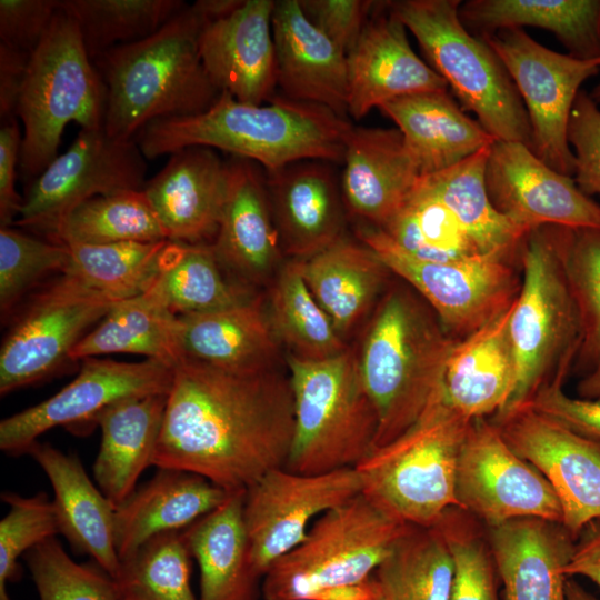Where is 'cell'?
<instances>
[{"label": "cell", "instance_id": "1", "mask_svg": "<svg viewBox=\"0 0 600 600\" xmlns=\"http://www.w3.org/2000/svg\"><path fill=\"white\" fill-rule=\"evenodd\" d=\"M294 429L289 376L231 371L189 358L173 368L152 464L199 474L228 492L286 467Z\"/></svg>", "mask_w": 600, "mask_h": 600}, {"label": "cell", "instance_id": "2", "mask_svg": "<svg viewBox=\"0 0 600 600\" xmlns=\"http://www.w3.org/2000/svg\"><path fill=\"white\" fill-rule=\"evenodd\" d=\"M352 127L320 104L274 96L256 106L221 92L206 111L154 120L133 139L146 159L200 146L251 160L270 173L301 160L342 163Z\"/></svg>", "mask_w": 600, "mask_h": 600}, {"label": "cell", "instance_id": "3", "mask_svg": "<svg viewBox=\"0 0 600 600\" xmlns=\"http://www.w3.org/2000/svg\"><path fill=\"white\" fill-rule=\"evenodd\" d=\"M228 3L186 4L149 37L92 60L106 86L108 134L133 139L154 120L199 114L216 102L221 92L202 64L199 39L208 19Z\"/></svg>", "mask_w": 600, "mask_h": 600}, {"label": "cell", "instance_id": "4", "mask_svg": "<svg viewBox=\"0 0 600 600\" xmlns=\"http://www.w3.org/2000/svg\"><path fill=\"white\" fill-rule=\"evenodd\" d=\"M457 341L410 286L394 284L383 292L356 352L378 418L373 448L401 436L443 396Z\"/></svg>", "mask_w": 600, "mask_h": 600}, {"label": "cell", "instance_id": "5", "mask_svg": "<svg viewBox=\"0 0 600 600\" xmlns=\"http://www.w3.org/2000/svg\"><path fill=\"white\" fill-rule=\"evenodd\" d=\"M568 228L543 226L526 237L521 288L509 321L517 362L516 387L504 409L528 403L542 387L563 384L581 346V323L564 266Z\"/></svg>", "mask_w": 600, "mask_h": 600}, {"label": "cell", "instance_id": "6", "mask_svg": "<svg viewBox=\"0 0 600 600\" xmlns=\"http://www.w3.org/2000/svg\"><path fill=\"white\" fill-rule=\"evenodd\" d=\"M471 422L443 393L411 428L374 447L356 467L361 493L403 523L437 526L448 510L459 508L457 467Z\"/></svg>", "mask_w": 600, "mask_h": 600}, {"label": "cell", "instance_id": "7", "mask_svg": "<svg viewBox=\"0 0 600 600\" xmlns=\"http://www.w3.org/2000/svg\"><path fill=\"white\" fill-rule=\"evenodd\" d=\"M106 102V86L77 24L58 9L30 54L16 111L22 123L19 176L27 186L58 156L67 124L103 128Z\"/></svg>", "mask_w": 600, "mask_h": 600}, {"label": "cell", "instance_id": "8", "mask_svg": "<svg viewBox=\"0 0 600 600\" xmlns=\"http://www.w3.org/2000/svg\"><path fill=\"white\" fill-rule=\"evenodd\" d=\"M460 0H391L389 8L417 39L429 66L463 110L496 140L531 147L524 104L504 64L459 18Z\"/></svg>", "mask_w": 600, "mask_h": 600}, {"label": "cell", "instance_id": "9", "mask_svg": "<svg viewBox=\"0 0 600 600\" xmlns=\"http://www.w3.org/2000/svg\"><path fill=\"white\" fill-rule=\"evenodd\" d=\"M288 368L294 429L284 468L304 474L356 468L378 431L356 351L318 361L289 356Z\"/></svg>", "mask_w": 600, "mask_h": 600}, {"label": "cell", "instance_id": "10", "mask_svg": "<svg viewBox=\"0 0 600 600\" xmlns=\"http://www.w3.org/2000/svg\"><path fill=\"white\" fill-rule=\"evenodd\" d=\"M361 492L311 524L304 540L262 577L264 600H317L370 579L410 529Z\"/></svg>", "mask_w": 600, "mask_h": 600}, {"label": "cell", "instance_id": "11", "mask_svg": "<svg viewBox=\"0 0 600 600\" xmlns=\"http://www.w3.org/2000/svg\"><path fill=\"white\" fill-rule=\"evenodd\" d=\"M118 302L67 273L41 283L8 320L0 394L39 383L73 363V348Z\"/></svg>", "mask_w": 600, "mask_h": 600}, {"label": "cell", "instance_id": "12", "mask_svg": "<svg viewBox=\"0 0 600 600\" xmlns=\"http://www.w3.org/2000/svg\"><path fill=\"white\" fill-rule=\"evenodd\" d=\"M358 239L434 311L444 330L461 340L509 309L521 288V267L493 254L451 262L419 260L382 230L366 226Z\"/></svg>", "mask_w": 600, "mask_h": 600}, {"label": "cell", "instance_id": "13", "mask_svg": "<svg viewBox=\"0 0 600 600\" xmlns=\"http://www.w3.org/2000/svg\"><path fill=\"white\" fill-rule=\"evenodd\" d=\"M481 39L504 64L524 104L532 152L553 170L573 177L569 117L581 84L600 72V58L581 60L552 51L520 28L501 29Z\"/></svg>", "mask_w": 600, "mask_h": 600}, {"label": "cell", "instance_id": "14", "mask_svg": "<svg viewBox=\"0 0 600 600\" xmlns=\"http://www.w3.org/2000/svg\"><path fill=\"white\" fill-rule=\"evenodd\" d=\"M148 166L134 139L104 128L81 129L72 144L28 184L12 227L44 236L82 202L120 191L143 190Z\"/></svg>", "mask_w": 600, "mask_h": 600}, {"label": "cell", "instance_id": "15", "mask_svg": "<svg viewBox=\"0 0 600 600\" xmlns=\"http://www.w3.org/2000/svg\"><path fill=\"white\" fill-rule=\"evenodd\" d=\"M456 493L459 508L488 528L522 518L562 522L550 483L509 447L489 418L472 420L467 432L458 459Z\"/></svg>", "mask_w": 600, "mask_h": 600}, {"label": "cell", "instance_id": "16", "mask_svg": "<svg viewBox=\"0 0 600 600\" xmlns=\"http://www.w3.org/2000/svg\"><path fill=\"white\" fill-rule=\"evenodd\" d=\"M173 368L158 360L119 362L96 357L81 361L74 380L47 400L0 422V449L27 453L46 431L64 427L84 431L112 404L138 397L168 394Z\"/></svg>", "mask_w": 600, "mask_h": 600}, {"label": "cell", "instance_id": "17", "mask_svg": "<svg viewBox=\"0 0 600 600\" xmlns=\"http://www.w3.org/2000/svg\"><path fill=\"white\" fill-rule=\"evenodd\" d=\"M361 492L356 468L304 474L278 468L244 491L243 521L250 562L262 579L300 544L313 521Z\"/></svg>", "mask_w": 600, "mask_h": 600}, {"label": "cell", "instance_id": "18", "mask_svg": "<svg viewBox=\"0 0 600 600\" xmlns=\"http://www.w3.org/2000/svg\"><path fill=\"white\" fill-rule=\"evenodd\" d=\"M509 447L550 483L562 527L574 539L600 519V441L580 436L528 406L489 418Z\"/></svg>", "mask_w": 600, "mask_h": 600}, {"label": "cell", "instance_id": "19", "mask_svg": "<svg viewBox=\"0 0 600 600\" xmlns=\"http://www.w3.org/2000/svg\"><path fill=\"white\" fill-rule=\"evenodd\" d=\"M484 182L493 207L527 231L543 226L600 228V204L573 177L553 170L521 142H493Z\"/></svg>", "mask_w": 600, "mask_h": 600}, {"label": "cell", "instance_id": "20", "mask_svg": "<svg viewBox=\"0 0 600 600\" xmlns=\"http://www.w3.org/2000/svg\"><path fill=\"white\" fill-rule=\"evenodd\" d=\"M274 0H232L211 16L199 39L202 64L220 92L260 106L277 87Z\"/></svg>", "mask_w": 600, "mask_h": 600}, {"label": "cell", "instance_id": "21", "mask_svg": "<svg viewBox=\"0 0 600 600\" xmlns=\"http://www.w3.org/2000/svg\"><path fill=\"white\" fill-rule=\"evenodd\" d=\"M407 31L388 1H377L361 36L347 54L348 114L353 119L359 120L397 98L449 89L443 78L413 51Z\"/></svg>", "mask_w": 600, "mask_h": 600}, {"label": "cell", "instance_id": "22", "mask_svg": "<svg viewBox=\"0 0 600 600\" xmlns=\"http://www.w3.org/2000/svg\"><path fill=\"white\" fill-rule=\"evenodd\" d=\"M227 162L226 200L218 231L210 244L227 276L250 289L271 276L280 262L282 249L263 169L239 157Z\"/></svg>", "mask_w": 600, "mask_h": 600}, {"label": "cell", "instance_id": "23", "mask_svg": "<svg viewBox=\"0 0 600 600\" xmlns=\"http://www.w3.org/2000/svg\"><path fill=\"white\" fill-rule=\"evenodd\" d=\"M332 164L301 160L266 172L280 247L293 259H307L343 237L348 212Z\"/></svg>", "mask_w": 600, "mask_h": 600}, {"label": "cell", "instance_id": "24", "mask_svg": "<svg viewBox=\"0 0 600 600\" xmlns=\"http://www.w3.org/2000/svg\"><path fill=\"white\" fill-rule=\"evenodd\" d=\"M228 186V162L214 149L193 146L170 154L143 191L168 240L199 244L213 241Z\"/></svg>", "mask_w": 600, "mask_h": 600}, {"label": "cell", "instance_id": "25", "mask_svg": "<svg viewBox=\"0 0 600 600\" xmlns=\"http://www.w3.org/2000/svg\"><path fill=\"white\" fill-rule=\"evenodd\" d=\"M342 163L347 212L379 229L401 211L421 178L398 128L352 127Z\"/></svg>", "mask_w": 600, "mask_h": 600}, {"label": "cell", "instance_id": "26", "mask_svg": "<svg viewBox=\"0 0 600 600\" xmlns=\"http://www.w3.org/2000/svg\"><path fill=\"white\" fill-rule=\"evenodd\" d=\"M277 86L283 96L348 116L346 52L303 13L299 0H277L272 14Z\"/></svg>", "mask_w": 600, "mask_h": 600}, {"label": "cell", "instance_id": "27", "mask_svg": "<svg viewBox=\"0 0 600 600\" xmlns=\"http://www.w3.org/2000/svg\"><path fill=\"white\" fill-rule=\"evenodd\" d=\"M27 453L52 486L59 533L113 579L120 567L114 541L116 507L93 484L76 454L39 441L32 443Z\"/></svg>", "mask_w": 600, "mask_h": 600}, {"label": "cell", "instance_id": "28", "mask_svg": "<svg viewBox=\"0 0 600 600\" xmlns=\"http://www.w3.org/2000/svg\"><path fill=\"white\" fill-rule=\"evenodd\" d=\"M230 492L188 471L157 473L114 510V541L121 560L157 534L184 530L221 506Z\"/></svg>", "mask_w": 600, "mask_h": 600}, {"label": "cell", "instance_id": "29", "mask_svg": "<svg viewBox=\"0 0 600 600\" xmlns=\"http://www.w3.org/2000/svg\"><path fill=\"white\" fill-rule=\"evenodd\" d=\"M560 523L522 518L489 528L504 600H563V572L574 548Z\"/></svg>", "mask_w": 600, "mask_h": 600}, {"label": "cell", "instance_id": "30", "mask_svg": "<svg viewBox=\"0 0 600 600\" xmlns=\"http://www.w3.org/2000/svg\"><path fill=\"white\" fill-rule=\"evenodd\" d=\"M512 307L458 340L449 357L444 399L468 419L500 413L514 390L517 362L509 330Z\"/></svg>", "mask_w": 600, "mask_h": 600}, {"label": "cell", "instance_id": "31", "mask_svg": "<svg viewBox=\"0 0 600 600\" xmlns=\"http://www.w3.org/2000/svg\"><path fill=\"white\" fill-rule=\"evenodd\" d=\"M378 109L397 124L421 177L444 171L496 141L448 90L404 96Z\"/></svg>", "mask_w": 600, "mask_h": 600}, {"label": "cell", "instance_id": "32", "mask_svg": "<svg viewBox=\"0 0 600 600\" xmlns=\"http://www.w3.org/2000/svg\"><path fill=\"white\" fill-rule=\"evenodd\" d=\"M183 358L231 371L276 367L279 343L262 300L228 309L179 316Z\"/></svg>", "mask_w": 600, "mask_h": 600}, {"label": "cell", "instance_id": "33", "mask_svg": "<svg viewBox=\"0 0 600 600\" xmlns=\"http://www.w3.org/2000/svg\"><path fill=\"white\" fill-rule=\"evenodd\" d=\"M167 394L127 399L97 419L101 442L93 464L98 488L117 508L136 489L141 473L153 466Z\"/></svg>", "mask_w": 600, "mask_h": 600}, {"label": "cell", "instance_id": "34", "mask_svg": "<svg viewBox=\"0 0 600 600\" xmlns=\"http://www.w3.org/2000/svg\"><path fill=\"white\" fill-rule=\"evenodd\" d=\"M299 263L312 296L342 338L374 308L391 274L373 250L344 236Z\"/></svg>", "mask_w": 600, "mask_h": 600}, {"label": "cell", "instance_id": "35", "mask_svg": "<svg viewBox=\"0 0 600 600\" xmlns=\"http://www.w3.org/2000/svg\"><path fill=\"white\" fill-rule=\"evenodd\" d=\"M244 491L183 530L200 569L199 600H257L261 579L253 570L243 521Z\"/></svg>", "mask_w": 600, "mask_h": 600}, {"label": "cell", "instance_id": "36", "mask_svg": "<svg viewBox=\"0 0 600 600\" xmlns=\"http://www.w3.org/2000/svg\"><path fill=\"white\" fill-rule=\"evenodd\" d=\"M459 18L479 38L536 27L552 32L573 58H600V0H468Z\"/></svg>", "mask_w": 600, "mask_h": 600}, {"label": "cell", "instance_id": "37", "mask_svg": "<svg viewBox=\"0 0 600 600\" xmlns=\"http://www.w3.org/2000/svg\"><path fill=\"white\" fill-rule=\"evenodd\" d=\"M489 149L460 163L421 177V184L459 219L482 254H493L521 267V251L529 231L501 214L491 203L484 182Z\"/></svg>", "mask_w": 600, "mask_h": 600}, {"label": "cell", "instance_id": "38", "mask_svg": "<svg viewBox=\"0 0 600 600\" xmlns=\"http://www.w3.org/2000/svg\"><path fill=\"white\" fill-rule=\"evenodd\" d=\"M107 353H131L170 367L183 358L179 316L151 290L118 302L73 348L72 362Z\"/></svg>", "mask_w": 600, "mask_h": 600}, {"label": "cell", "instance_id": "39", "mask_svg": "<svg viewBox=\"0 0 600 600\" xmlns=\"http://www.w3.org/2000/svg\"><path fill=\"white\" fill-rule=\"evenodd\" d=\"M151 290L177 316L209 313L250 301V289L232 281L210 243L168 240Z\"/></svg>", "mask_w": 600, "mask_h": 600}, {"label": "cell", "instance_id": "40", "mask_svg": "<svg viewBox=\"0 0 600 600\" xmlns=\"http://www.w3.org/2000/svg\"><path fill=\"white\" fill-rule=\"evenodd\" d=\"M373 579L380 600H449L453 560L440 529L411 526Z\"/></svg>", "mask_w": 600, "mask_h": 600}, {"label": "cell", "instance_id": "41", "mask_svg": "<svg viewBox=\"0 0 600 600\" xmlns=\"http://www.w3.org/2000/svg\"><path fill=\"white\" fill-rule=\"evenodd\" d=\"M46 239L61 244L168 240L143 190L91 198L70 211Z\"/></svg>", "mask_w": 600, "mask_h": 600}, {"label": "cell", "instance_id": "42", "mask_svg": "<svg viewBox=\"0 0 600 600\" xmlns=\"http://www.w3.org/2000/svg\"><path fill=\"white\" fill-rule=\"evenodd\" d=\"M267 311L278 340L290 349V356L318 361L348 349L312 296L297 259L281 267Z\"/></svg>", "mask_w": 600, "mask_h": 600}, {"label": "cell", "instance_id": "43", "mask_svg": "<svg viewBox=\"0 0 600 600\" xmlns=\"http://www.w3.org/2000/svg\"><path fill=\"white\" fill-rule=\"evenodd\" d=\"M168 240L107 244H64L69 260L62 273L116 300L147 292L157 280Z\"/></svg>", "mask_w": 600, "mask_h": 600}, {"label": "cell", "instance_id": "44", "mask_svg": "<svg viewBox=\"0 0 600 600\" xmlns=\"http://www.w3.org/2000/svg\"><path fill=\"white\" fill-rule=\"evenodd\" d=\"M186 3L181 0H58L77 24L91 58L149 37Z\"/></svg>", "mask_w": 600, "mask_h": 600}, {"label": "cell", "instance_id": "45", "mask_svg": "<svg viewBox=\"0 0 600 600\" xmlns=\"http://www.w3.org/2000/svg\"><path fill=\"white\" fill-rule=\"evenodd\" d=\"M380 230L423 261L451 262L482 254L456 214L420 180L406 206Z\"/></svg>", "mask_w": 600, "mask_h": 600}, {"label": "cell", "instance_id": "46", "mask_svg": "<svg viewBox=\"0 0 600 600\" xmlns=\"http://www.w3.org/2000/svg\"><path fill=\"white\" fill-rule=\"evenodd\" d=\"M191 553L183 530L154 536L120 561L119 600H199L190 584Z\"/></svg>", "mask_w": 600, "mask_h": 600}, {"label": "cell", "instance_id": "47", "mask_svg": "<svg viewBox=\"0 0 600 600\" xmlns=\"http://www.w3.org/2000/svg\"><path fill=\"white\" fill-rule=\"evenodd\" d=\"M68 247L27 234L13 227L0 228V311L8 321L20 303L41 283L62 273Z\"/></svg>", "mask_w": 600, "mask_h": 600}, {"label": "cell", "instance_id": "48", "mask_svg": "<svg viewBox=\"0 0 600 600\" xmlns=\"http://www.w3.org/2000/svg\"><path fill=\"white\" fill-rule=\"evenodd\" d=\"M564 266L581 323L576 366L588 373L600 362V228H568Z\"/></svg>", "mask_w": 600, "mask_h": 600}, {"label": "cell", "instance_id": "49", "mask_svg": "<svg viewBox=\"0 0 600 600\" xmlns=\"http://www.w3.org/2000/svg\"><path fill=\"white\" fill-rule=\"evenodd\" d=\"M24 559L40 600H119L114 580L98 564L73 561L56 537Z\"/></svg>", "mask_w": 600, "mask_h": 600}, {"label": "cell", "instance_id": "50", "mask_svg": "<svg viewBox=\"0 0 600 600\" xmlns=\"http://www.w3.org/2000/svg\"><path fill=\"white\" fill-rule=\"evenodd\" d=\"M1 499L9 511L0 521V600H11L7 584L19 577L18 559L59 531L53 503L44 492L32 497L4 492Z\"/></svg>", "mask_w": 600, "mask_h": 600}, {"label": "cell", "instance_id": "51", "mask_svg": "<svg viewBox=\"0 0 600 600\" xmlns=\"http://www.w3.org/2000/svg\"><path fill=\"white\" fill-rule=\"evenodd\" d=\"M461 514V509L452 508L434 526L444 536L453 560L449 600H499L490 547Z\"/></svg>", "mask_w": 600, "mask_h": 600}, {"label": "cell", "instance_id": "52", "mask_svg": "<svg viewBox=\"0 0 600 600\" xmlns=\"http://www.w3.org/2000/svg\"><path fill=\"white\" fill-rule=\"evenodd\" d=\"M567 138L574 154V182L584 194L600 196V108L583 90L571 109Z\"/></svg>", "mask_w": 600, "mask_h": 600}, {"label": "cell", "instance_id": "53", "mask_svg": "<svg viewBox=\"0 0 600 600\" xmlns=\"http://www.w3.org/2000/svg\"><path fill=\"white\" fill-rule=\"evenodd\" d=\"M306 17L348 54L377 1L369 0H299Z\"/></svg>", "mask_w": 600, "mask_h": 600}, {"label": "cell", "instance_id": "54", "mask_svg": "<svg viewBox=\"0 0 600 600\" xmlns=\"http://www.w3.org/2000/svg\"><path fill=\"white\" fill-rule=\"evenodd\" d=\"M58 9V0H0V42L31 54Z\"/></svg>", "mask_w": 600, "mask_h": 600}, {"label": "cell", "instance_id": "55", "mask_svg": "<svg viewBox=\"0 0 600 600\" xmlns=\"http://www.w3.org/2000/svg\"><path fill=\"white\" fill-rule=\"evenodd\" d=\"M536 412L589 439L600 441V399L572 398L563 384L540 388L526 403Z\"/></svg>", "mask_w": 600, "mask_h": 600}, {"label": "cell", "instance_id": "56", "mask_svg": "<svg viewBox=\"0 0 600 600\" xmlns=\"http://www.w3.org/2000/svg\"><path fill=\"white\" fill-rule=\"evenodd\" d=\"M22 140L18 118L1 121L0 128V228L12 227L23 198L16 190Z\"/></svg>", "mask_w": 600, "mask_h": 600}, {"label": "cell", "instance_id": "57", "mask_svg": "<svg viewBox=\"0 0 600 600\" xmlns=\"http://www.w3.org/2000/svg\"><path fill=\"white\" fill-rule=\"evenodd\" d=\"M30 53L0 42V119L14 118Z\"/></svg>", "mask_w": 600, "mask_h": 600}, {"label": "cell", "instance_id": "58", "mask_svg": "<svg viewBox=\"0 0 600 600\" xmlns=\"http://www.w3.org/2000/svg\"><path fill=\"white\" fill-rule=\"evenodd\" d=\"M568 578L582 576L600 588V524L588 526L563 569Z\"/></svg>", "mask_w": 600, "mask_h": 600}, {"label": "cell", "instance_id": "59", "mask_svg": "<svg viewBox=\"0 0 600 600\" xmlns=\"http://www.w3.org/2000/svg\"><path fill=\"white\" fill-rule=\"evenodd\" d=\"M577 392L580 398L600 399V362L579 381Z\"/></svg>", "mask_w": 600, "mask_h": 600}, {"label": "cell", "instance_id": "60", "mask_svg": "<svg viewBox=\"0 0 600 600\" xmlns=\"http://www.w3.org/2000/svg\"><path fill=\"white\" fill-rule=\"evenodd\" d=\"M563 600H598L572 578H567Z\"/></svg>", "mask_w": 600, "mask_h": 600}, {"label": "cell", "instance_id": "61", "mask_svg": "<svg viewBox=\"0 0 600 600\" xmlns=\"http://www.w3.org/2000/svg\"><path fill=\"white\" fill-rule=\"evenodd\" d=\"M589 96L598 106L600 104V82L593 87Z\"/></svg>", "mask_w": 600, "mask_h": 600}]
</instances>
